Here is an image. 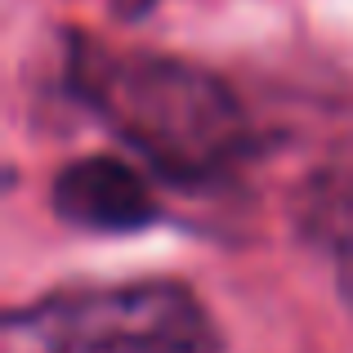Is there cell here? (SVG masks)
<instances>
[{"instance_id": "cell-1", "label": "cell", "mask_w": 353, "mask_h": 353, "mask_svg": "<svg viewBox=\"0 0 353 353\" xmlns=\"http://www.w3.org/2000/svg\"><path fill=\"white\" fill-rule=\"evenodd\" d=\"M72 90L108 130L183 183H206L250 152V121L233 90L197 63L152 50L72 45Z\"/></svg>"}, {"instance_id": "cell-2", "label": "cell", "mask_w": 353, "mask_h": 353, "mask_svg": "<svg viewBox=\"0 0 353 353\" xmlns=\"http://www.w3.org/2000/svg\"><path fill=\"white\" fill-rule=\"evenodd\" d=\"M50 353H219V331L179 282H125L63 295L36 313Z\"/></svg>"}, {"instance_id": "cell-3", "label": "cell", "mask_w": 353, "mask_h": 353, "mask_svg": "<svg viewBox=\"0 0 353 353\" xmlns=\"http://www.w3.org/2000/svg\"><path fill=\"white\" fill-rule=\"evenodd\" d=\"M54 210L77 228L134 233L157 219V192L121 157H81L54 174Z\"/></svg>"}, {"instance_id": "cell-4", "label": "cell", "mask_w": 353, "mask_h": 353, "mask_svg": "<svg viewBox=\"0 0 353 353\" xmlns=\"http://www.w3.org/2000/svg\"><path fill=\"white\" fill-rule=\"evenodd\" d=\"M304 228L336 264L353 300V139L340 143L304 188Z\"/></svg>"}, {"instance_id": "cell-5", "label": "cell", "mask_w": 353, "mask_h": 353, "mask_svg": "<svg viewBox=\"0 0 353 353\" xmlns=\"http://www.w3.org/2000/svg\"><path fill=\"white\" fill-rule=\"evenodd\" d=\"M152 0H121V9H148Z\"/></svg>"}]
</instances>
